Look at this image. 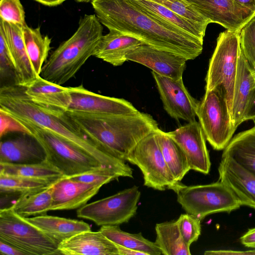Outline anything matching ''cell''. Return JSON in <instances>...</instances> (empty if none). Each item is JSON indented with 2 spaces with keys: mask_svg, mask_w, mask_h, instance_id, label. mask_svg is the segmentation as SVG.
<instances>
[{
  "mask_svg": "<svg viewBox=\"0 0 255 255\" xmlns=\"http://www.w3.org/2000/svg\"><path fill=\"white\" fill-rule=\"evenodd\" d=\"M0 110L19 121L45 128L91 155L121 177H133V170L125 161L112 154L100 142L85 134L65 111L47 108L34 103L18 85L0 88Z\"/></svg>",
  "mask_w": 255,
  "mask_h": 255,
  "instance_id": "1",
  "label": "cell"
},
{
  "mask_svg": "<svg viewBox=\"0 0 255 255\" xmlns=\"http://www.w3.org/2000/svg\"><path fill=\"white\" fill-rule=\"evenodd\" d=\"M91 2L95 14L109 30L133 37L187 60L194 59L202 52L203 41L167 27L130 0H92Z\"/></svg>",
  "mask_w": 255,
  "mask_h": 255,
  "instance_id": "2",
  "label": "cell"
},
{
  "mask_svg": "<svg viewBox=\"0 0 255 255\" xmlns=\"http://www.w3.org/2000/svg\"><path fill=\"white\" fill-rule=\"evenodd\" d=\"M65 112L85 134L125 161L140 140L159 129L151 115L139 111L125 115H100L71 110Z\"/></svg>",
  "mask_w": 255,
  "mask_h": 255,
  "instance_id": "3",
  "label": "cell"
},
{
  "mask_svg": "<svg viewBox=\"0 0 255 255\" xmlns=\"http://www.w3.org/2000/svg\"><path fill=\"white\" fill-rule=\"evenodd\" d=\"M103 27L95 14H85L77 30L52 53L44 64L40 76L62 85L72 78L93 56L103 35Z\"/></svg>",
  "mask_w": 255,
  "mask_h": 255,
  "instance_id": "4",
  "label": "cell"
},
{
  "mask_svg": "<svg viewBox=\"0 0 255 255\" xmlns=\"http://www.w3.org/2000/svg\"><path fill=\"white\" fill-rule=\"evenodd\" d=\"M20 122L42 144L46 152V160L64 177L70 178L105 167L91 155L48 130L30 123Z\"/></svg>",
  "mask_w": 255,
  "mask_h": 255,
  "instance_id": "5",
  "label": "cell"
},
{
  "mask_svg": "<svg viewBox=\"0 0 255 255\" xmlns=\"http://www.w3.org/2000/svg\"><path fill=\"white\" fill-rule=\"evenodd\" d=\"M240 32L227 29L220 33L206 77L205 92L222 88L231 116L238 62L241 52Z\"/></svg>",
  "mask_w": 255,
  "mask_h": 255,
  "instance_id": "6",
  "label": "cell"
},
{
  "mask_svg": "<svg viewBox=\"0 0 255 255\" xmlns=\"http://www.w3.org/2000/svg\"><path fill=\"white\" fill-rule=\"evenodd\" d=\"M0 241L26 255H58V244L26 218L16 214L11 206L0 210Z\"/></svg>",
  "mask_w": 255,
  "mask_h": 255,
  "instance_id": "7",
  "label": "cell"
},
{
  "mask_svg": "<svg viewBox=\"0 0 255 255\" xmlns=\"http://www.w3.org/2000/svg\"><path fill=\"white\" fill-rule=\"evenodd\" d=\"M176 194L177 201L185 212L200 220L212 214L230 213L242 206L232 191L219 181L206 185H183Z\"/></svg>",
  "mask_w": 255,
  "mask_h": 255,
  "instance_id": "8",
  "label": "cell"
},
{
  "mask_svg": "<svg viewBox=\"0 0 255 255\" xmlns=\"http://www.w3.org/2000/svg\"><path fill=\"white\" fill-rule=\"evenodd\" d=\"M136 165L143 175V185L155 190H173L176 193L184 185L177 181L169 169L159 145L156 131L140 140L126 158Z\"/></svg>",
  "mask_w": 255,
  "mask_h": 255,
  "instance_id": "9",
  "label": "cell"
},
{
  "mask_svg": "<svg viewBox=\"0 0 255 255\" xmlns=\"http://www.w3.org/2000/svg\"><path fill=\"white\" fill-rule=\"evenodd\" d=\"M197 117L206 139L214 149H224L236 128L231 119L223 88L217 87L205 92L199 102Z\"/></svg>",
  "mask_w": 255,
  "mask_h": 255,
  "instance_id": "10",
  "label": "cell"
},
{
  "mask_svg": "<svg viewBox=\"0 0 255 255\" xmlns=\"http://www.w3.org/2000/svg\"><path fill=\"white\" fill-rule=\"evenodd\" d=\"M140 195L138 187L134 185L84 205L78 209L77 216L98 226H119L128 223L135 216Z\"/></svg>",
  "mask_w": 255,
  "mask_h": 255,
  "instance_id": "11",
  "label": "cell"
},
{
  "mask_svg": "<svg viewBox=\"0 0 255 255\" xmlns=\"http://www.w3.org/2000/svg\"><path fill=\"white\" fill-rule=\"evenodd\" d=\"M163 107L167 114L177 120L188 123L196 121L199 102L185 87L182 78L174 80L152 71Z\"/></svg>",
  "mask_w": 255,
  "mask_h": 255,
  "instance_id": "12",
  "label": "cell"
},
{
  "mask_svg": "<svg viewBox=\"0 0 255 255\" xmlns=\"http://www.w3.org/2000/svg\"><path fill=\"white\" fill-rule=\"evenodd\" d=\"M184 153L190 168L208 174L211 161L201 127L196 121L188 123L175 130L167 132Z\"/></svg>",
  "mask_w": 255,
  "mask_h": 255,
  "instance_id": "13",
  "label": "cell"
},
{
  "mask_svg": "<svg viewBox=\"0 0 255 255\" xmlns=\"http://www.w3.org/2000/svg\"><path fill=\"white\" fill-rule=\"evenodd\" d=\"M210 23L219 24L228 30L240 31L255 15L234 0H186Z\"/></svg>",
  "mask_w": 255,
  "mask_h": 255,
  "instance_id": "14",
  "label": "cell"
},
{
  "mask_svg": "<svg viewBox=\"0 0 255 255\" xmlns=\"http://www.w3.org/2000/svg\"><path fill=\"white\" fill-rule=\"evenodd\" d=\"M71 102L68 110L100 115H125L138 112L129 102L103 96L89 91L82 85L69 87Z\"/></svg>",
  "mask_w": 255,
  "mask_h": 255,
  "instance_id": "15",
  "label": "cell"
},
{
  "mask_svg": "<svg viewBox=\"0 0 255 255\" xmlns=\"http://www.w3.org/2000/svg\"><path fill=\"white\" fill-rule=\"evenodd\" d=\"M127 61L143 65L157 74L178 80L182 78L186 58L142 44L127 55Z\"/></svg>",
  "mask_w": 255,
  "mask_h": 255,
  "instance_id": "16",
  "label": "cell"
},
{
  "mask_svg": "<svg viewBox=\"0 0 255 255\" xmlns=\"http://www.w3.org/2000/svg\"><path fill=\"white\" fill-rule=\"evenodd\" d=\"M219 180L228 187L242 205L255 209V174L234 159L222 156Z\"/></svg>",
  "mask_w": 255,
  "mask_h": 255,
  "instance_id": "17",
  "label": "cell"
},
{
  "mask_svg": "<svg viewBox=\"0 0 255 255\" xmlns=\"http://www.w3.org/2000/svg\"><path fill=\"white\" fill-rule=\"evenodd\" d=\"M46 160V154L43 146L31 134L18 133L14 137L1 139L0 163L37 164Z\"/></svg>",
  "mask_w": 255,
  "mask_h": 255,
  "instance_id": "18",
  "label": "cell"
},
{
  "mask_svg": "<svg viewBox=\"0 0 255 255\" xmlns=\"http://www.w3.org/2000/svg\"><path fill=\"white\" fill-rule=\"evenodd\" d=\"M102 186L89 184L71 178L63 177L53 186L51 210L74 209L86 203L99 191Z\"/></svg>",
  "mask_w": 255,
  "mask_h": 255,
  "instance_id": "19",
  "label": "cell"
},
{
  "mask_svg": "<svg viewBox=\"0 0 255 255\" xmlns=\"http://www.w3.org/2000/svg\"><path fill=\"white\" fill-rule=\"evenodd\" d=\"M58 255H119L116 244L101 231H83L65 240L58 245Z\"/></svg>",
  "mask_w": 255,
  "mask_h": 255,
  "instance_id": "20",
  "label": "cell"
},
{
  "mask_svg": "<svg viewBox=\"0 0 255 255\" xmlns=\"http://www.w3.org/2000/svg\"><path fill=\"white\" fill-rule=\"evenodd\" d=\"M0 29L5 36L13 59L17 75V84L27 87L38 77L35 73L25 48L23 26L0 20Z\"/></svg>",
  "mask_w": 255,
  "mask_h": 255,
  "instance_id": "21",
  "label": "cell"
},
{
  "mask_svg": "<svg viewBox=\"0 0 255 255\" xmlns=\"http://www.w3.org/2000/svg\"><path fill=\"white\" fill-rule=\"evenodd\" d=\"M130 0L167 27L203 41L206 27L181 17L153 0Z\"/></svg>",
  "mask_w": 255,
  "mask_h": 255,
  "instance_id": "22",
  "label": "cell"
},
{
  "mask_svg": "<svg viewBox=\"0 0 255 255\" xmlns=\"http://www.w3.org/2000/svg\"><path fill=\"white\" fill-rule=\"evenodd\" d=\"M255 87L254 70L242 51L238 59L231 119L237 128L243 122L252 89Z\"/></svg>",
  "mask_w": 255,
  "mask_h": 255,
  "instance_id": "23",
  "label": "cell"
},
{
  "mask_svg": "<svg viewBox=\"0 0 255 255\" xmlns=\"http://www.w3.org/2000/svg\"><path fill=\"white\" fill-rule=\"evenodd\" d=\"M142 44L135 38L109 30L101 37L93 56L113 66H121L127 61V54Z\"/></svg>",
  "mask_w": 255,
  "mask_h": 255,
  "instance_id": "24",
  "label": "cell"
},
{
  "mask_svg": "<svg viewBox=\"0 0 255 255\" xmlns=\"http://www.w3.org/2000/svg\"><path fill=\"white\" fill-rule=\"evenodd\" d=\"M24 87L26 95L38 105L64 111L69 108L71 98L68 87L50 82L40 76Z\"/></svg>",
  "mask_w": 255,
  "mask_h": 255,
  "instance_id": "25",
  "label": "cell"
},
{
  "mask_svg": "<svg viewBox=\"0 0 255 255\" xmlns=\"http://www.w3.org/2000/svg\"><path fill=\"white\" fill-rule=\"evenodd\" d=\"M26 219L58 245L78 233L91 230L90 225L83 221L46 214Z\"/></svg>",
  "mask_w": 255,
  "mask_h": 255,
  "instance_id": "26",
  "label": "cell"
},
{
  "mask_svg": "<svg viewBox=\"0 0 255 255\" xmlns=\"http://www.w3.org/2000/svg\"><path fill=\"white\" fill-rule=\"evenodd\" d=\"M222 156L234 159L255 174V126L235 135Z\"/></svg>",
  "mask_w": 255,
  "mask_h": 255,
  "instance_id": "27",
  "label": "cell"
},
{
  "mask_svg": "<svg viewBox=\"0 0 255 255\" xmlns=\"http://www.w3.org/2000/svg\"><path fill=\"white\" fill-rule=\"evenodd\" d=\"M23 35L31 64L36 75L39 76L51 49V39L48 35H43L40 27H31L26 24L23 26Z\"/></svg>",
  "mask_w": 255,
  "mask_h": 255,
  "instance_id": "28",
  "label": "cell"
},
{
  "mask_svg": "<svg viewBox=\"0 0 255 255\" xmlns=\"http://www.w3.org/2000/svg\"><path fill=\"white\" fill-rule=\"evenodd\" d=\"M155 243L164 255H190V247L184 242L177 221L156 224Z\"/></svg>",
  "mask_w": 255,
  "mask_h": 255,
  "instance_id": "29",
  "label": "cell"
},
{
  "mask_svg": "<svg viewBox=\"0 0 255 255\" xmlns=\"http://www.w3.org/2000/svg\"><path fill=\"white\" fill-rule=\"evenodd\" d=\"M157 139L164 160L175 180L181 182L189 167L187 158L179 146L160 129L156 131Z\"/></svg>",
  "mask_w": 255,
  "mask_h": 255,
  "instance_id": "30",
  "label": "cell"
},
{
  "mask_svg": "<svg viewBox=\"0 0 255 255\" xmlns=\"http://www.w3.org/2000/svg\"><path fill=\"white\" fill-rule=\"evenodd\" d=\"M102 233L115 244L142 252L146 255H161V252L155 242L145 239L141 233L131 234L122 230L119 226H103Z\"/></svg>",
  "mask_w": 255,
  "mask_h": 255,
  "instance_id": "31",
  "label": "cell"
},
{
  "mask_svg": "<svg viewBox=\"0 0 255 255\" xmlns=\"http://www.w3.org/2000/svg\"><path fill=\"white\" fill-rule=\"evenodd\" d=\"M53 185L43 190L21 194L11 205L14 211L24 218L45 215L51 211Z\"/></svg>",
  "mask_w": 255,
  "mask_h": 255,
  "instance_id": "32",
  "label": "cell"
},
{
  "mask_svg": "<svg viewBox=\"0 0 255 255\" xmlns=\"http://www.w3.org/2000/svg\"><path fill=\"white\" fill-rule=\"evenodd\" d=\"M0 174L58 181L64 177L61 172L46 160L37 164L0 163Z\"/></svg>",
  "mask_w": 255,
  "mask_h": 255,
  "instance_id": "33",
  "label": "cell"
},
{
  "mask_svg": "<svg viewBox=\"0 0 255 255\" xmlns=\"http://www.w3.org/2000/svg\"><path fill=\"white\" fill-rule=\"evenodd\" d=\"M57 181L0 174V194L21 195L46 189Z\"/></svg>",
  "mask_w": 255,
  "mask_h": 255,
  "instance_id": "34",
  "label": "cell"
},
{
  "mask_svg": "<svg viewBox=\"0 0 255 255\" xmlns=\"http://www.w3.org/2000/svg\"><path fill=\"white\" fill-rule=\"evenodd\" d=\"M0 79L1 86L16 85L14 62L2 31L0 29Z\"/></svg>",
  "mask_w": 255,
  "mask_h": 255,
  "instance_id": "35",
  "label": "cell"
},
{
  "mask_svg": "<svg viewBox=\"0 0 255 255\" xmlns=\"http://www.w3.org/2000/svg\"><path fill=\"white\" fill-rule=\"evenodd\" d=\"M190 21L207 27L210 21L186 0H153Z\"/></svg>",
  "mask_w": 255,
  "mask_h": 255,
  "instance_id": "36",
  "label": "cell"
},
{
  "mask_svg": "<svg viewBox=\"0 0 255 255\" xmlns=\"http://www.w3.org/2000/svg\"><path fill=\"white\" fill-rule=\"evenodd\" d=\"M241 51L254 70H255V15L240 32Z\"/></svg>",
  "mask_w": 255,
  "mask_h": 255,
  "instance_id": "37",
  "label": "cell"
},
{
  "mask_svg": "<svg viewBox=\"0 0 255 255\" xmlns=\"http://www.w3.org/2000/svg\"><path fill=\"white\" fill-rule=\"evenodd\" d=\"M181 236L185 244L190 247L201 234V221L188 213L182 214L176 220Z\"/></svg>",
  "mask_w": 255,
  "mask_h": 255,
  "instance_id": "38",
  "label": "cell"
},
{
  "mask_svg": "<svg viewBox=\"0 0 255 255\" xmlns=\"http://www.w3.org/2000/svg\"><path fill=\"white\" fill-rule=\"evenodd\" d=\"M0 19L22 26L26 24L25 11L20 0H0Z\"/></svg>",
  "mask_w": 255,
  "mask_h": 255,
  "instance_id": "39",
  "label": "cell"
},
{
  "mask_svg": "<svg viewBox=\"0 0 255 255\" xmlns=\"http://www.w3.org/2000/svg\"><path fill=\"white\" fill-rule=\"evenodd\" d=\"M121 176L113 169L108 167H101L89 172L70 177L75 180L102 186Z\"/></svg>",
  "mask_w": 255,
  "mask_h": 255,
  "instance_id": "40",
  "label": "cell"
},
{
  "mask_svg": "<svg viewBox=\"0 0 255 255\" xmlns=\"http://www.w3.org/2000/svg\"><path fill=\"white\" fill-rule=\"evenodd\" d=\"M10 132L31 134L28 128L20 121L5 111L0 110V138Z\"/></svg>",
  "mask_w": 255,
  "mask_h": 255,
  "instance_id": "41",
  "label": "cell"
},
{
  "mask_svg": "<svg viewBox=\"0 0 255 255\" xmlns=\"http://www.w3.org/2000/svg\"><path fill=\"white\" fill-rule=\"evenodd\" d=\"M248 120H255V87L252 90L244 118V122Z\"/></svg>",
  "mask_w": 255,
  "mask_h": 255,
  "instance_id": "42",
  "label": "cell"
},
{
  "mask_svg": "<svg viewBox=\"0 0 255 255\" xmlns=\"http://www.w3.org/2000/svg\"><path fill=\"white\" fill-rule=\"evenodd\" d=\"M240 240L245 246L255 249V228L249 229L241 237Z\"/></svg>",
  "mask_w": 255,
  "mask_h": 255,
  "instance_id": "43",
  "label": "cell"
},
{
  "mask_svg": "<svg viewBox=\"0 0 255 255\" xmlns=\"http://www.w3.org/2000/svg\"><path fill=\"white\" fill-rule=\"evenodd\" d=\"M206 255H255V249L253 250L248 251H234L229 250H219V251H207L204 253Z\"/></svg>",
  "mask_w": 255,
  "mask_h": 255,
  "instance_id": "44",
  "label": "cell"
},
{
  "mask_svg": "<svg viewBox=\"0 0 255 255\" xmlns=\"http://www.w3.org/2000/svg\"><path fill=\"white\" fill-rule=\"evenodd\" d=\"M0 253L3 255H26L14 247L0 241Z\"/></svg>",
  "mask_w": 255,
  "mask_h": 255,
  "instance_id": "45",
  "label": "cell"
},
{
  "mask_svg": "<svg viewBox=\"0 0 255 255\" xmlns=\"http://www.w3.org/2000/svg\"><path fill=\"white\" fill-rule=\"evenodd\" d=\"M119 255H146L144 253L117 245Z\"/></svg>",
  "mask_w": 255,
  "mask_h": 255,
  "instance_id": "46",
  "label": "cell"
},
{
  "mask_svg": "<svg viewBox=\"0 0 255 255\" xmlns=\"http://www.w3.org/2000/svg\"><path fill=\"white\" fill-rule=\"evenodd\" d=\"M239 4L255 12V0H234Z\"/></svg>",
  "mask_w": 255,
  "mask_h": 255,
  "instance_id": "47",
  "label": "cell"
},
{
  "mask_svg": "<svg viewBox=\"0 0 255 255\" xmlns=\"http://www.w3.org/2000/svg\"><path fill=\"white\" fill-rule=\"evenodd\" d=\"M43 5L48 6H55L62 4L67 0H33Z\"/></svg>",
  "mask_w": 255,
  "mask_h": 255,
  "instance_id": "48",
  "label": "cell"
},
{
  "mask_svg": "<svg viewBox=\"0 0 255 255\" xmlns=\"http://www.w3.org/2000/svg\"><path fill=\"white\" fill-rule=\"evenodd\" d=\"M75 1L78 2H91L92 0H74Z\"/></svg>",
  "mask_w": 255,
  "mask_h": 255,
  "instance_id": "49",
  "label": "cell"
},
{
  "mask_svg": "<svg viewBox=\"0 0 255 255\" xmlns=\"http://www.w3.org/2000/svg\"><path fill=\"white\" fill-rule=\"evenodd\" d=\"M254 75H255V70H254Z\"/></svg>",
  "mask_w": 255,
  "mask_h": 255,
  "instance_id": "50",
  "label": "cell"
}]
</instances>
